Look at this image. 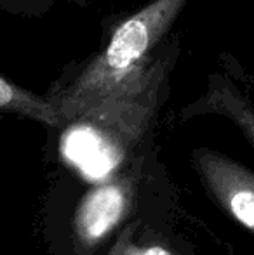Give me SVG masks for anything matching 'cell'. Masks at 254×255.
<instances>
[{
  "label": "cell",
  "mask_w": 254,
  "mask_h": 255,
  "mask_svg": "<svg viewBox=\"0 0 254 255\" xmlns=\"http://www.w3.org/2000/svg\"><path fill=\"white\" fill-rule=\"evenodd\" d=\"M199 113H218L228 117L254 146V110L239 94L230 82L220 77H211L207 94L199 103L185 110V117Z\"/></svg>",
  "instance_id": "5"
},
{
  "label": "cell",
  "mask_w": 254,
  "mask_h": 255,
  "mask_svg": "<svg viewBox=\"0 0 254 255\" xmlns=\"http://www.w3.org/2000/svg\"><path fill=\"white\" fill-rule=\"evenodd\" d=\"M188 0H153L113 31L110 44L56 104L64 122H73L101 101L141 66L150 49L173 26Z\"/></svg>",
  "instance_id": "2"
},
{
  "label": "cell",
  "mask_w": 254,
  "mask_h": 255,
  "mask_svg": "<svg viewBox=\"0 0 254 255\" xmlns=\"http://www.w3.org/2000/svg\"><path fill=\"white\" fill-rule=\"evenodd\" d=\"M162 64H141L106 98L75 118L73 158L85 172L105 175L145 135L159 103Z\"/></svg>",
  "instance_id": "1"
},
{
  "label": "cell",
  "mask_w": 254,
  "mask_h": 255,
  "mask_svg": "<svg viewBox=\"0 0 254 255\" xmlns=\"http://www.w3.org/2000/svg\"><path fill=\"white\" fill-rule=\"evenodd\" d=\"M192 163L214 202L254 235V172L207 148L195 149Z\"/></svg>",
  "instance_id": "4"
},
{
  "label": "cell",
  "mask_w": 254,
  "mask_h": 255,
  "mask_svg": "<svg viewBox=\"0 0 254 255\" xmlns=\"http://www.w3.org/2000/svg\"><path fill=\"white\" fill-rule=\"evenodd\" d=\"M122 255H174L162 245H146V247H129Z\"/></svg>",
  "instance_id": "7"
},
{
  "label": "cell",
  "mask_w": 254,
  "mask_h": 255,
  "mask_svg": "<svg viewBox=\"0 0 254 255\" xmlns=\"http://www.w3.org/2000/svg\"><path fill=\"white\" fill-rule=\"evenodd\" d=\"M136 181L131 175L113 177L91 189L80 200L71 219L73 243L82 254H89L119 226L131 212Z\"/></svg>",
  "instance_id": "3"
},
{
  "label": "cell",
  "mask_w": 254,
  "mask_h": 255,
  "mask_svg": "<svg viewBox=\"0 0 254 255\" xmlns=\"http://www.w3.org/2000/svg\"><path fill=\"white\" fill-rule=\"evenodd\" d=\"M0 110H12L51 127H59L63 124V118L54 103L28 94L3 80L2 77H0Z\"/></svg>",
  "instance_id": "6"
}]
</instances>
